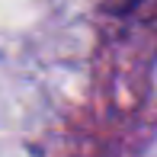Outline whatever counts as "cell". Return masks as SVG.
I'll return each instance as SVG.
<instances>
[{
    "instance_id": "6da1fadb",
    "label": "cell",
    "mask_w": 157,
    "mask_h": 157,
    "mask_svg": "<svg viewBox=\"0 0 157 157\" xmlns=\"http://www.w3.org/2000/svg\"><path fill=\"white\" fill-rule=\"evenodd\" d=\"M141 0H109V10L112 13H125V10H132V6H138Z\"/></svg>"
}]
</instances>
